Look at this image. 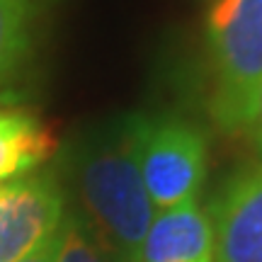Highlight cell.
<instances>
[{
    "label": "cell",
    "instance_id": "6da1fadb",
    "mask_svg": "<svg viewBox=\"0 0 262 262\" xmlns=\"http://www.w3.org/2000/svg\"><path fill=\"white\" fill-rule=\"evenodd\" d=\"M75 189L104 253L114 262H141L156 206L141 180L131 117L95 131L75 153Z\"/></svg>",
    "mask_w": 262,
    "mask_h": 262
},
{
    "label": "cell",
    "instance_id": "7a4b0ae2",
    "mask_svg": "<svg viewBox=\"0 0 262 262\" xmlns=\"http://www.w3.org/2000/svg\"><path fill=\"white\" fill-rule=\"evenodd\" d=\"M211 114L224 134L250 131L262 90V0H209Z\"/></svg>",
    "mask_w": 262,
    "mask_h": 262
},
{
    "label": "cell",
    "instance_id": "3957f363",
    "mask_svg": "<svg viewBox=\"0 0 262 262\" xmlns=\"http://www.w3.org/2000/svg\"><path fill=\"white\" fill-rule=\"evenodd\" d=\"M141 180L156 211H170L199 196L206 178V139L175 117L131 114Z\"/></svg>",
    "mask_w": 262,
    "mask_h": 262
},
{
    "label": "cell",
    "instance_id": "277c9868",
    "mask_svg": "<svg viewBox=\"0 0 262 262\" xmlns=\"http://www.w3.org/2000/svg\"><path fill=\"white\" fill-rule=\"evenodd\" d=\"M63 192L51 175L0 185V262H19L56 235Z\"/></svg>",
    "mask_w": 262,
    "mask_h": 262
},
{
    "label": "cell",
    "instance_id": "5b68a950",
    "mask_svg": "<svg viewBox=\"0 0 262 262\" xmlns=\"http://www.w3.org/2000/svg\"><path fill=\"white\" fill-rule=\"evenodd\" d=\"M214 262H262V163L238 170L211 204Z\"/></svg>",
    "mask_w": 262,
    "mask_h": 262
},
{
    "label": "cell",
    "instance_id": "8992f818",
    "mask_svg": "<svg viewBox=\"0 0 262 262\" xmlns=\"http://www.w3.org/2000/svg\"><path fill=\"white\" fill-rule=\"evenodd\" d=\"M141 262H214V228L199 199L156 216L141 248Z\"/></svg>",
    "mask_w": 262,
    "mask_h": 262
},
{
    "label": "cell",
    "instance_id": "52a82bcc",
    "mask_svg": "<svg viewBox=\"0 0 262 262\" xmlns=\"http://www.w3.org/2000/svg\"><path fill=\"white\" fill-rule=\"evenodd\" d=\"M54 150L56 136L39 114L22 107L0 110V182L32 172Z\"/></svg>",
    "mask_w": 262,
    "mask_h": 262
},
{
    "label": "cell",
    "instance_id": "ba28073f",
    "mask_svg": "<svg viewBox=\"0 0 262 262\" xmlns=\"http://www.w3.org/2000/svg\"><path fill=\"white\" fill-rule=\"evenodd\" d=\"M39 0H0V104L17 97V83L34 51Z\"/></svg>",
    "mask_w": 262,
    "mask_h": 262
},
{
    "label": "cell",
    "instance_id": "9c48e42d",
    "mask_svg": "<svg viewBox=\"0 0 262 262\" xmlns=\"http://www.w3.org/2000/svg\"><path fill=\"white\" fill-rule=\"evenodd\" d=\"M54 262H112L90 224L80 214H66L56 231Z\"/></svg>",
    "mask_w": 262,
    "mask_h": 262
},
{
    "label": "cell",
    "instance_id": "30bf717a",
    "mask_svg": "<svg viewBox=\"0 0 262 262\" xmlns=\"http://www.w3.org/2000/svg\"><path fill=\"white\" fill-rule=\"evenodd\" d=\"M54 253H56V235H54L47 245H41L39 250H34L32 255L22 257L19 262H54Z\"/></svg>",
    "mask_w": 262,
    "mask_h": 262
},
{
    "label": "cell",
    "instance_id": "8fae6325",
    "mask_svg": "<svg viewBox=\"0 0 262 262\" xmlns=\"http://www.w3.org/2000/svg\"><path fill=\"white\" fill-rule=\"evenodd\" d=\"M253 139H255V146H257V153L262 158V90H260V100H257V112H255V119H253Z\"/></svg>",
    "mask_w": 262,
    "mask_h": 262
}]
</instances>
